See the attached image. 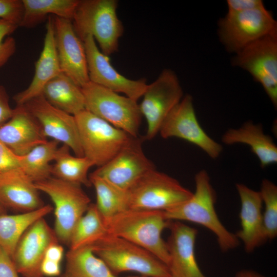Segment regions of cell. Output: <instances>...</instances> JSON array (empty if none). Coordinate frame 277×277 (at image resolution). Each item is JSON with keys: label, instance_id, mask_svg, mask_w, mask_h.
Returning a JSON list of instances; mask_svg holds the SVG:
<instances>
[{"label": "cell", "instance_id": "9a60e30c", "mask_svg": "<svg viewBox=\"0 0 277 277\" xmlns=\"http://www.w3.org/2000/svg\"><path fill=\"white\" fill-rule=\"evenodd\" d=\"M38 122L42 133L67 146L75 156H84L77 124L73 115L48 103L41 94L24 104Z\"/></svg>", "mask_w": 277, "mask_h": 277}, {"label": "cell", "instance_id": "4dcf8cb0", "mask_svg": "<svg viewBox=\"0 0 277 277\" xmlns=\"http://www.w3.org/2000/svg\"><path fill=\"white\" fill-rule=\"evenodd\" d=\"M108 234L95 204H90L73 229L69 245L70 249L91 246Z\"/></svg>", "mask_w": 277, "mask_h": 277}, {"label": "cell", "instance_id": "7bdbcfd3", "mask_svg": "<svg viewBox=\"0 0 277 277\" xmlns=\"http://www.w3.org/2000/svg\"><path fill=\"white\" fill-rule=\"evenodd\" d=\"M129 277H152V276L141 275V276H129Z\"/></svg>", "mask_w": 277, "mask_h": 277}, {"label": "cell", "instance_id": "d6a6232c", "mask_svg": "<svg viewBox=\"0 0 277 277\" xmlns=\"http://www.w3.org/2000/svg\"><path fill=\"white\" fill-rule=\"evenodd\" d=\"M18 25L0 19V68L4 66L16 51V42L10 36Z\"/></svg>", "mask_w": 277, "mask_h": 277}, {"label": "cell", "instance_id": "5b68a950", "mask_svg": "<svg viewBox=\"0 0 277 277\" xmlns=\"http://www.w3.org/2000/svg\"><path fill=\"white\" fill-rule=\"evenodd\" d=\"M39 191L48 195L54 205L53 229L58 241L69 245L73 229L89 207L90 199L81 185L50 177L35 182Z\"/></svg>", "mask_w": 277, "mask_h": 277}, {"label": "cell", "instance_id": "30bf717a", "mask_svg": "<svg viewBox=\"0 0 277 277\" xmlns=\"http://www.w3.org/2000/svg\"><path fill=\"white\" fill-rule=\"evenodd\" d=\"M139 105L147 124L146 140H151L159 133L164 122L183 97V92L175 73L164 69L147 87Z\"/></svg>", "mask_w": 277, "mask_h": 277}, {"label": "cell", "instance_id": "8992f818", "mask_svg": "<svg viewBox=\"0 0 277 277\" xmlns=\"http://www.w3.org/2000/svg\"><path fill=\"white\" fill-rule=\"evenodd\" d=\"M81 89L86 110L131 136L137 137L142 115L137 101L90 81Z\"/></svg>", "mask_w": 277, "mask_h": 277}, {"label": "cell", "instance_id": "d6986e66", "mask_svg": "<svg viewBox=\"0 0 277 277\" xmlns=\"http://www.w3.org/2000/svg\"><path fill=\"white\" fill-rule=\"evenodd\" d=\"M47 141L24 105H16L11 117L0 127V142L19 156Z\"/></svg>", "mask_w": 277, "mask_h": 277}, {"label": "cell", "instance_id": "1f68e13d", "mask_svg": "<svg viewBox=\"0 0 277 277\" xmlns=\"http://www.w3.org/2000/svg\"><path fill=\"white\" fill-rule=\"evenodd\" d=\"M260 193L264 205L263 221L266 240L274 239L277 235V186L271 181L264 179Z\"/></svg>", "mask_w": 277, "mask_h": 277}, {"label": "cell", "instance_id": "7402d4cb", "mask_svg": "<svg viewBox=\"0 0 277 277\" xmlns=\"http://www.w3.org/2000/svg\"><path fill=\"white\" fill-rule=\"evenodd\" d=\"M35 183L20 168L0 174V205L4 208L31 211L44 205Z\"/></svg>", "mask_w": 277, "mask_h": 277}, {"label": "cell", "instance_id": "484cf974", "mask_svg": "<svg viewBox=\"0 0 277 277\" xmlns=\"http://www.w3.org/2000/svg\"><path fill=\"white\" fill-rule=\"evenodd\" d=\"M23 14L19 27L31 28L52 14L71 20L79 0H22Z\"/></svg>", "mask_w": 277, "mask_h": 277}, {"label": "cell", "instance_id": "9c48e42d", "mask_svg": "<svg viewBox=\"0 0 277 277\" xmlns=\"http://www.w3.org/2000/svg\"><path fill=\"white\" fill-rule=\"evenodd\" d=\"M218 36L227 51L236 53L265 36L277 34V23L265 7L229 13L218 22Z\"/></svg>", "mask_w": 277, "mask_h": 277}, {"label": "cell", "instance_id": "7a4b0ae2", "mask_svg": "<svg viewBox=\"0 0 277 277\" xmlns=\"http://www.w3.org/2000/svg\"><path fill=\"white\" fill-rule=\"evenodd\" d=\"M103 220L108 234L143 248L167 266L169 254L162 233L170 221L165 219L163 211L128 209Z\"/></svg>", "mask_w": 277, "mask_h": 277}, {"label": "cell", "instance_id": "277c9868", "mask_svg": "<svg viewBox=\"0 0 277 277\" xmlns=\"http://www.w3.org/2000/svg\"><path fill=\"white\" fill-rule=\"evenodd\" d=\"M91 247L115 275L134 271L152 277H171L165 263L147 250L123 238L108 234Z\"/></svg>", "mask_w": 277, "mask_h": 277}, {"label": "cell", "instance_id": "2e32d148", "mask_svg": "<svg viewBox=\"0 0 277 277\" xmlns=\"http://www.w3.org/2000/svg\"><path fill=\"white\" fill-rule=\"evenodd\" d=\"M58 241L44 217L34 222L21 236L12 256L18 273L24 277H43L41 264L46 251Z\"/></svg>", "mask_w": 277, "mask_h": 277}, {"label": "cell", "instance_id": "ba28073f", "mask_svg": "<svg viewBox=\"0 0 277 277\" xmlns=\"http://www.w3.org/2000/svg\"><path fill=\"white\" fill-rule=\"evenodd\" d=\"M128 193L129 209L165 211L189 199L193 192L154 169L139 179Z\"/></svg>", "mask_w": 277, "mask_h": 277}, {"label": "cell", "instance_id": "8d00e7d4", "mask_svg": "<svg viewBox=\"0 0 277 277\" xmlns=\"http://www.w3.org/2000/svg\"><path fill=\"white\" fill-rule=\"evenodd\" d=\"M12 258L0 247V277H19Z\"/></svg>", "mask_w": 277, "mask_h": 277}, {"label": "cell", "instance_id": "f546056e", "mask_svg": "<svg viewBox=\"0 0 277 277\" xmlns=\"http://www.w3.org/2000/svg\"><path fill=\"white\" fill-rule=\"evenodd\" d=\"M59 143L47 141L21 156L20 168L34 183L51 176L52 165Z\"/></svg>", "mask_w": 277, "mask_h": 277}, {"label": "cell", "instance_id": "4fadbf2b", "mask_svg": "<svg viewBox=\"0 0 277 277\" xmlns=\"http://www.w3.org/2000/svg\"><path fill=\"white\" fill-rule=\"evenodd\" d=\"M154 169V164L143 151L142 140L132 137L115 156L92 173L128 190L142 176Z\"/></svg>", "mask_w": 277, "mask_h": 277}, {"label": "cell", "instance_id": "8fae6325", "mask_svg": "<svg viewBox=\"0 0 277 277\" xmlns=\"http://www.w3.org/2000/svg\"><path fill=\"white\" fill-rule=\"evenodd\" d=\"M233 66L248 72L277 106V34L261 37L235 54Z\"/></svg>", "mask_w": 277, "mask_h": 277}, {"label": "cell", "instance_id": "f1b7e54d", "mask_svg": "<svg viewBox=\"0 0 277 277\" xmlns=\"http://www.w3.org/2000/svg\"><path fill=\"white\" fill-rule=\"evenodd\" d=\"M89 178L95 190L96 206L103 219L129 209L128 190L120 188L93 173Z\"/></svg>", "mask_w": 277, "mask_h": 277}, {"label": "cell", "instance_id": "6da1fadb", "mask_svg": "<svg viewBox=\"0 0 277 277\" xmlns=\"http://www.w3.org/2000/svg\"><path fill=\"white\" fill-rule=\"evenodd\" d=\"M195 189L191 197L163 213L168 221H188L201 225L215 235L222 251L237 247L240 241L222 223L215 209L216 193L210 178L205 170L199 171L194 177Z\"/></svg>", "mask_w": 277, "mask_h": 277}, {"label": "cell", "instance_id": "e0dca14e", "mask_svg": "<svg viewBox=\"0 0 277 277\" xmlns=\"http://www.w3.org/2000/svg\"><path fill=\"white\" fill-rule=\"evenodd\" d=\"M56 51L62 72L81 88L89 82L83 42L72 21L54 16Z\"/></svg>", "mask_w": 277, "mask_h": 277}, {"label": "cell", "instance_id": "d4e9b609", "mask_svg": "<svg viewBox=\"0 0 277 277\" xmlns=\"http://www.w3.org/2000/svg\"><path fill=\"white\" fill-rule=\"evenodd\" d=\"M53 210L50 205H44L29 212L0 214V247L12 258L19 239L27 229Z\"/></svg>", "mask_w": 277, "mask_h": 277}, {"label": "cell", "instance_id": "5bb4252c", "mask_svg": "<svg viewBox=\"0 0 277 277\" xmlns=\"http://www.w3.org/2000/svg\"><path fill=\"white\" fill-rule=\"evenodd\" d=\"M87 57L89 81L116 93H123L136 101L147 87L146 80H130L121 74L111 65L109 56L98 48L94 38L88 35L83 41Z\"/></svg>", "mask_w": 277, "mask_h": 277}, {"label": "cell", "instance_id": "f35d334b", "mask_svg": "<svg viewBox=\"0 0 277 277\" xmlns=\"http://www.w3.org/2000/svg\"><path fill=\"white\" fill-rule=\"evenodd\" d=\"M43 275L55 276L61 275V263L44 259L41 264Z\"/></svg>", "mask_w": 277, "mask_h": 277}, {"label": "cell", "instance_id": "e575fe53", "mask_svg": "<svg viewBox=\"0 0 277 277\" xmlns=\"http://www.w3.org/2000/svg\"><path fill=\"white\" fill-rule=\"evenodd\" d=\"M21 156L0 142V174L20 168Z\"/></svg>", "mask_w": 277, "mask_h": 277}, {"label": "cell", "instance_id": "52a82bcc", "mask_svg": "<svg viewBox=\"0 0 277 277\" xmlns=\"http://www.w3.org/2000/svg\"><path fill=\"white\" fill-rule=\"evenodd\" d=\"M74 116L84 155L98 167L111 160L132 137L86 109Z\"/></svg>", "mask_w": 277, "mask_h": 277}, {"label": "cell", "instance_id": "60d3db41", "mask_svg": "<svg viewBox=\"0 0 277 277\" xmlns=\"http://www.w3.org/2000/svg\"><path fill=\"white\" fill-rule=\"evenodd\" d=\"M235 277H266L251 270H242L239 271Z\"/></svg>", "mask_w": 277, "mask_h": 277}, {"label": "cell", "instance_id": "b9f144b4", "mask_svg": "<svg viewBox=\"0 0 277 277\" xmlns=\"http://www.w3.org/2000/svg\"><path fill=\"white\" fill-rule=\"evenodd\" d=\"M5 209V208H4L3 206H2L0 205V214L5 213L6 211Z\"/></svg>", "mask_w": 277, "mask_h": 277}, {"label": "cell", "instance_id": "d590c367", "mask_svg": "<svg viewBox=\"0 0 277 277\" xmlns=\"http://www.w3.org/2000/svg\"><path fill=\"white\" fill-rule=\"evenodd\" d=\"M229 13L250 11L265 7L261 0H228L227 1Z\"/></svg>", "mask_w": 277, "mask_h": 277}, {"label": "cell", "instance_id": "cb8c5ba5", "mask_svg": "<svg viewBox=\"0 0 277 277\" xmlns=\"http://www.w3.org/2000/svg\"><path fill=\"white\" fill-rule=\"evenodd\" d=\"M42 95L54 107L73 116L85 109L81 88L63 72L45 85Z\"/></svg>", "mask_w": 277, "mask_h": 277}, {"label": "cell", "instance_id": "3957f363", "mask_svg": "<svg viewBox=\"0 0 277 277\" xmlns=\"http://www.w3.org/2000/svg\"><path fill=\"white\" fill-rule=\"evenodd\" d=\"M117 6L116 0H79L72 19L78 37L83 41L92 36L108 56L118 51L124 32L116 13Z\"/></svg>", "mask_w": 277, "mask_h": 277}, {"label": "cell", "instance_id": "836d02e7", "mask_svg": "<svg viewBox=\"0 0 277 277\" xmlns=\"http://www.w3.org/2000/svg\"><path fill=\"white\" fill-rule=\"evenodd\" d=\"M21 0H0V19L14 23L19 27L23 14Z\"/></svg>", "mask_w": 277, "mask_h": 277}, {"label": "cell", "instance_id": "4316f807", "mask_svg": "<svg viewBox=\"0 0 277 277\" xmlns=\"http://www.w3.org/2000/svg\"><path fill=\"white\" fill-rule=\"evenodd\" d=\"M60 277H117L93 252L91 246L69 250Z\"/></svg>", "mask_w": 277, "mask_h": 277}, {"label": "cell", "instance_id": "ab89813d", "mask_svg": "<svg viewBox=\"0 0 277 277\" xmlns=\"http://www.w3.org/2000/svg\"><path fill=\"white\" fill-rule=\"evenodd\" d=\"M64 255V248L58 242L53 243L47 249L44 259L61 263Z\"/></svg>", "mask_w": 277, "mask_h": 277}, {"label": "cell", "instance_id": "83f0119b", "mask_svg": "<svg viewBox=\"0 0 277 277\" xmlns=\"http://www.w3.org/2000/svg\"><path fill=\"white\" fill-rule=\"evenodd\" d=\"M70 149L65 145L58 148L52 167V175L67 182L90 187L92 185L88 172L94 164L86 156L72 155Z\"/></svg>", "mask_w": 277, "mask_h": 277}, {"label": "cell", "instance_id": "44dd1931", "mask_svg": "<svg viewBox=\"0 0 277 277\" xmlns=\"http://www.w3.org/2000/svg\"><path fill=\"white\" fill-rule=\"evenodd\" d=\"M46 29L43 48L35 63L32 81L27 88L13 97L16 105H24L42 94L45 85L62 72L56 51L54 16L52 15L47 17Z\"/></svg>", "mask_w": 277, "mask_h": 277}, {"label": "cell", "instance_id": "7c38bea8", "mask_svg": "<svg viewBox=\"0 0 277 277\" xmlns=\"http://www.w3.org/2000/svg\"><path fill=\"white\" fill-rule=\"evenodd\" d=\"M163 138L177 137L199 147L211 159H217L222 146L210 137L200 125L193 97L186 94L169 114L159 131Z\"/></svg>", "mask_w": 277, "mask_h": 277}, {"label": "cell", "instance_id": "603a6c76", "mask_svg": "<svg viewBox=\"0 0 277 277\" xmlns=\"http://www.w3.org/2000/svg\"><path fill=\"white\" fill-rule=\"evenodd\" d=\"M222 141L227 145H247L259 159L262 168L277 162V147L260 124L248 121L238 128H230L222 135Z\"/></svg>", "mask_w": 277, "mask_h": 277}, {"label": "cell", "instance_id": "ac0fdd59", "mask_svg": "<svg viewBox=\"0 0 277 277\" xmlns=\"http://www.w3.org/2000/svg\"><path fill=\"white\" fill-rule=\"evenodd\" d=\"M170 235L166 242L167 265L171 277H206L197 264L195 244L197 230L181 221H170Z\"/></svg>", "mask_w": 277, "mask_h": 277}, {"label": "cell", "instance_id": "74e56055", "mask_svg": "<svg viewBox=\"0 0 277 277\" xmlns=\"http://www.w3.org/2000/svg\"><path fill=\"white\" fill-rule=\"evenodd\" d=\"M14 109L9 104V96L6 88L0 85V127L12 116Z\"/></svg>", "mask_w": 277, "mask_h": 277}, {"label": "cell", "instance_id": "ffe728a7", "mask_svg": "<svg viewBox=\"0 0 277 277\" xmlns=\"http://www.w3.org/2000/svg\"><path fill=\"white\" fill-rule=\"evenodd\" d=\"M235 187L241 201V229L235 235L243 242L245 251L250 253L267 241L263 226L262 200L260 191L243 184L237 183Z\"/></svg>", "mask_w": 277, "mask_h": 277}]
</instances>
